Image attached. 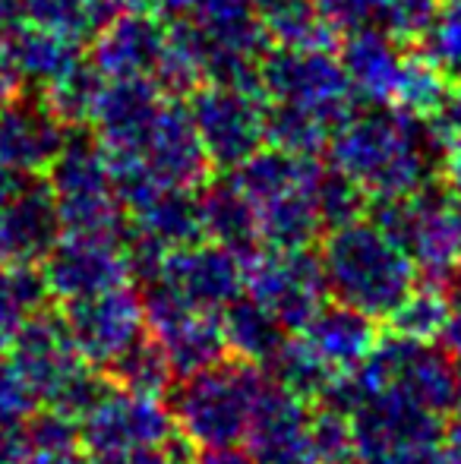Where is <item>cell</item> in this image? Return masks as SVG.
<instances>
[{"label": "cell", "instance_id": "7402d4cb", "mask_svg": "<svg viewBox=\"0 0 461 464\" xmlns=\"http://www.w3.org/2000/svg\"><path fill=\"white\" fill-rule=\"evenodd\" d=\"M303 338L316 348V354L329 363L339 376H351L379 342V325L373 316L351 310L345 304H322L303 325Z\"/></svg>", "mask_w": 461, "mask_h": 464}, {"label": "cell", "instance_id": "d6a6232c", "mask_svg": "<svg viewBox=\"0 0 461 464\" xmlns=\"http://www.w3.org/2000/svg\"><path fill=\"white\" fill-rule=\"evenodd\" d=\"M449 89H452L449 76H446L433 61H427V57L411 44L405 73H401L399 92H395L392 104L401 111H411V114H418V117H433L439 104L446 102Z\"/></svg>", "mask_w": 461, "mask_h": 464}, {"label": "cell", "instance_id": "8992f818", "mask_svg": "<svg viewBox=\"0 0 461 464\" xmlns=\"http://www.w3.org/2000/svg\"><path fill=\"white\" fill-rule=\"evenodd\" d=\"M57 202L63 231L76 234H123L127 208L114 187L108 155L95 136H67L51 168L44 171Z\"/></svg>", "mask_w": 461, "mask_h": 464}, {"label": "cell", "instance_id": "8fae6325", "mask_svg": "<svg viewBox=\"0 0 461 464\" xmlns=\"http://www.w3.org/2000/svg\"><path fill=\"white\" fill-rule=\"evenodd\" d=\"M51 297L76 300L89 294L130 285L133 259H130L127 231L123 234H76L63 231L48 256L38 263Z\"/></svg>", "mask_w": 461, "mask_h": 464}, {"label": "cell", "instance_id": "836d02e7", "mask_svg": "<svg viewBox=\"0 0 461 464\" xmlns=\"http://www.w3.org/2000/svg\"><path fill=\"white\" fill-rule=\"evenodd\" d=\"M101 86H105V76L89 61H82L80 67H73L67 76H61V80L51 82L48 89H42V95L48 98V104L57 111V117H61L67 127L76 130V127H82V123H89Z\"/></svg>", "mask_w": 461, "mask_h": 464}, {"label": "cell", "instance_id": "5bb4252c", "mask_svg": "<svg viewBox=\"0 0 461 464\" xmlns=\"http://www.w3.org/2000/svg\"><path fill=\"white\" fill-rule=\"evenodd\" d=\"M155 281L178 294L184 304L206 313H222L231 300L244 294V266L240 256L216 240H190L161 253ZM149 278V281H152Z\"/></svg>", "mask_w": 461, "mask_h": 464}, {"label": "cell", "instance_id": "74e56055", "mask_svg": "<svg viewBox=\"0 0 461 464\" xmlns=\"http://www.w3.org/2000/svg\"><path fill=\"white\" fill-rule=\"evenodd\" d=\"M439 0H376V25L392 32L399 42L414 44L437 16Z\"/></svg>", "mask_w": 461, "mask_h": 464}, {"label": "cell", "instance_id": "4316f807", "mask_svg": "<svg viewBox=\"0 0 461 464\" xmlns=\"http://www.w3.org/2000/svg\"><path fill=\"white\" fill-rule=\"evenodd\" d=\"M218 319H222L228 354L253 361V363H259V367L275 354L282 338L288 335V332L282 329V323H278L265 306H259L256 300L246 297V294L231 300V304L218 313Z\"/></svg>", "mask_w": 461, "mask_h": 464}, {"label": "cell", "instance_id": "f907efd6", "mask_svg": "<svg viewBox=\"0 0 461 464\" xmlns=\"http://www.w3.org/2000/svg\"><path fill=\"white\" fill-rule=\"evenodd\" d=\"M197 4H199V0H161L165 13H171V16H184V13H190Z\"/></svg>", "mask_w": 461, "mask_h": 464}, {"label": "cell", "instance_id": "e0dca14e", "mask_svg": "<svg viewBox=\"0 0 461 464\" xmlns=\"http://www.w3.org/2000/svg\"><path fill=\"white\" fill-rule=\"evenodd\" d=\"M244 449L259 464H316L310 442V401L269 379L253 411Z\"/></svg>", "mask_w": 461, "mask_h": 464}, {"label": "cell", "instance_id": "1f68e13d", "mask_svg": "<svg viewBox=\"0 0 461 464\" xmlns=\"http://www.w3.org/2000/svg\"><path fill=\"white\" fill-rule=\"evenodd\" d=\"M108 382L120 385V389H130V392H142V395H165L178 376H174L171 363H168L165 351L158 348L149 332H142L120 357H114L105 370Z\"/></svg>", "mask_w": 461, "mask_h": 464}, {"label": "cell", "instance_id": "3957f363", "mask_svg": "<svg viewBox=\"0 0 461 464\" xmlns=\"http://www.w3.org/2000/svg\"><path fill=\"white\" fill-rule=\"evenodd\" d=\"M316 155H294L284 149H259L234 168V184L250 199L259 225V244L301 250L322 234L316 212Z\"/></svg>", "mask_w": 461, "mask_h": 464}, {"label": "cell", "instance_id": "ffe728a7", "mask_svg": "<svg viewBox=\"0 0 461 464\" xmlns=\"http://www.w3.org/2000/svg\"><path fill=\"white\" fill-rule=\"evenodd\" d=\"M411 44L399 42L382 25H363L341 42V67L357 98L370 104H392L405 73Z\"/></svg>", "mask_w": 461, "mask_h": 464}, {"label": "cell", "instance_id": "7dc6e473", "mask_svg": "<svg viewBox=\"0 0 461 464\" xmlns=\"http://www.w3.org/2000/svg\"><path fill=\"white\" fill-rule=\"evenodd\" d=\"M439 180H443L449 193H461V140L446 146L443 168H439Z\"/></svg>", "mask_w": 461, "mask_h": 464}, {"label": "cell", "instance_id": "d6986e66", "mask_svg": "<svg viewBox=\"0 0 461 464\" xmlns=\"http://www.w3.org/2000/svg\"><path fill=\"white\" fill-rule=\"evenodd\" d=\"M168 23L146 10H123L92 42V63L105 80L120 76H155L165 54Z\"/></svg>", "mask_w": 461, "mask_h": 464}, {"label": "cell", "instance_id": "e575fe53", "mask_svg": "<svg viewBox=\"0 0 461 464\" xmlns=\"http://www.w3.org/2000/svg\"><path fill=\"white\" fill-rule=\"evenodd\" d=\"M367 206H370V196L348 174H341L332 165L320 168V178H316V212H320L322 231H332V227L363 218Z\"/></svg>", "mask_w": 461, "mask_h": 464}, {"label": "cell", "instance_id": "ee69618b", "mask_svg": "<svg viewBox=\"0 0 461 464\" xmlns=\"http://www.w3.org/2000/svg\"><path fill=\"white\" fill-rule=\"evenodd\" d=\"M439 344H443V351L456 361V367L461 370V294L458 297H452V310H449V319H446V325H443Z\"/></svg>", "mask_w": 461, "mask_h": 464}, {"label": "cell", "instance_id": "ac0fdd59", "mask_svg": "<svg viewBox=\"0 0 461 464\" xmlns=\"http://www.w3.org/2000/svg\"><path fill=\"white\" fill-rule=\"evenodd\" d=\"M171 95L158 89L152 76H120L105 80L92 108V136L108 155H133L152 130L161 104Z\"/></svg>", "mask_w": 461, "mask_h": 464}, {"label": "cell", "instance_id": "277c9868", "mask_svg": "<svg viewBox=\"0 0 461 464\" xmlns=\"http://www.w3.org/2000/svg\"><path fill=\"white\" fill-rule=\"evenodd\" d=\"M265 382L269 376L259 363L234 354H225L222 361L190 376H180L171 398L180 440L197 449L244 446Z\"/></svg>", "mask_w": 461, "mask_h": 464}, {"label": "cell", "instance_id": "816d5d0a", "mask_svg": "<svg viewBox=\"0 0 461 464\" xmlns=\"http://www.w3.org/2000/svg\"><path fill=\"white\" fill-rule=\"evenodd\" d=\"M449 423H461V382H458L456 404H452V411H449Z\"/></svg>", "mask_w": 461, "mask_h": 464}, {"label": "cell", "instance_id": "ba28073f", "mask_svg": "<svg viewBox=\"0 0 461 464\" xmlns=\"http://www.w3.org/2000/svg\"><path fill=\"white\" fill-rule=\"evenodd\" d=\"M244 266V294L272 313L284 332H301L313 313L329 300L322 266L310 246L282 250V246H256Z\"/></svg>", "mask_w": 461, "mask_h": 464}, {"label": "cell", "instance_id": "2e32d148", "mask_svg": "<svg viewBox=\"0 0 461 464\" xmlns=\"http://www.w3.org/2000/svg\"><path fill=\"white\" fill-rule=\"evenodd\" d=\"M63 234L44 174H23L0 206V263H42Z\"/></svg>", "mask_w": 461, "mask_h": 464}, {"label": "cell", "instance_id": "bcb514c9", "mask_svg": "<svg viewBox=\"0 0 461 464\" xmlns=\"http://www.w3.org/2000/svg\"><path fill=\"white\" fill-rule=\"evenodd\" d=\"M25 449L29 442L23 427H0V464H23Z\"/></svg>", "mask_w": 461, "mask_h": 464}, {"label": "cell", "instance_id": "f1b7e54d", "mask_svg": "<svg viewBox=\"0 0 461 464\" xmlns=\"http://www.w3.org/2000/svg\"><path fill=\"white\" fill-rule=\"evenodd\" d=\"M452 310L449 285L433 278H418V285L405 294L399 306L386 316L389 332L395 338L418 344H437L443 335V325Z\"/></svg>", "mask_w": 461, "mask_h": 464}, {"label": "cell", "instance_id": "9a60e30c", "mask_svg": "<svg viewBox=\"0 0 461 464\" xmlns=\"http://www.w3.org/2000/svg\"><path fill=\"white\" fill-rule=\"evenodd\" d=\"M42 92H13L0 102V165L16 174H44L70 136Z\"/></svg>", "mask_w": 461, "mask_h": 464}, {"label": "cell", "instance_id": "681fc988", "mask_svg": "<svg viewBox=\"0 0 461 464\" xmlns=\"http://www.w3.org/2000/svg\"><path fill=\"white\" fill-rule=\"evenodd\" d=\"M449 212H452V227H456L458 259H461V193H449Z\"/></svg>", "mask_w": 461, "mask_h": 464}, {"label": "cell", "instance_id": "f546056e", "mask_svg": "<svg viewBox=\"0 0 461 464\" xmlns=\"http://www.w3.org/2000/svg\"><path fill=\"white\" fill-rule=\"evenodd\" d=\"M48 300L42 269L35 263H0V354L13 344L16 332Z\"/></svg>", "mask_w": 461, "mask_h": 464}, {"label": "cell", "instance_id": "f6af8a7d", "mask_svg": "<svg viewBox=\"0 0 461 464\" xmlns=\"http://www.w3.org/2000/svg\"><path fill=\"white\" fill-rule=\"evenodd\" d=\"M187 464H259L244 446H222V449H199Z\"/></svg>", "mask_w": 461, "mask_h": 464}, {"label": "cell", "instance_id": "7bdbcfd3", "mask_svg": "<svg viewBox=\"0 0 461 464\" xmlns=\"http://www.w3.org/2000/svg\"><path fill=\"white\" fill-rule=\"evenodd\" d=\"M86 464H184L174 446L168 449H139V452H117V455H92Z\"/></svg>", "mask_w": 461, "mask_h": 464}, {"label": "cell", "instance_id": "6da1fadb", "mask_svg": "<svg viewBox=\"0 0 461 464\" xmlns=\"http://www.w3.org/2000/svg\"><path fill=\"white\" fill-rule=\"evenodd\" d=\"M332 168L348 174L370 199L411 196L439 180L443 142L430 117L395 104L354 108L329 140Z\"/></svg>", "mask_w": 461, "mask_h": 464}, {"label": "cell", "instance_id": "8d00e7d4", "mask_svg": "<svg viewBox=\"0 0 461 464\" xmlns=\"http://www.w3.org/2000/svg\"><path fill=\"white\" fill-rule=\"evenodd\" d=\"M310 442L316 464H354V430L351 417L335 404L310 408Z\"/></svg>", "mask_w": 461, "mask_h": 464}, {"label": "cell", "instance_id": "d4e9b609", "mask_svg": "<svg viewBox=\"0 0 461 464\" xmlns=\"http://www.w3.org/2000/svg\"><path fill=\"white\" fill-rule=\"evenodd\" d=\"M263 370H269L265 376L272 382H278L291 395L303 398L310 404L326 401V395L341 379L339 372L316 354V348L303 338V332H288L282 338V344L275 348V354L263 363Z\"/></svg>", "mask_w": 461, "mask_h": 464}, {"label": "cell", "instance_id": "b9f144b4", "mask_svg": "<svg viewBox=\"0 0 461 464\" xmlns=\"http://www.w3.org/2000/svg\"><path fill=\"white\" fill-rule=\"evenodd\" d=\"M23 464H86V459H82L80 440L76 442H29Z\"/></svg>", "mask_w": 461, "mask_h": 464}, {"label": "cell", "instance_id": "7c38bea8", "mask_svg": "<svg viewBox=\"0 0 461 464\" xmlns=\"http://www.w3.org/2000/svg\"><path fill=\"white\" fill-rule=\"evenodd\" d=\"M139 297L142 316H146V332L165 351L168 363H171L178 379L209 367V363L222 361L228 354L218 313H206L184 304L178 294H171L155 278L146 281V291Z\"/></svg>", "mask_w": 461, "mask_h": 464}, {"label": "cell", "instance_id": "60d3db41", "mask_svg": "<svg viewBox=\"0 0 461 464\" xmlns=\"http://www.w3.org/2000/svg\"><path fill=\"white\" fill-rule=\"evenodd\" d=\"M313 6L335 35L376 25V0H313Z\"/></svg>", "mask_w": 461, "mask_h": 464}, {"label": "cell", "instance_id": "9c48e42d", "mask_svg": "<svg viewBox=\"0 0 461 464\" xmlns=\"http://www.w3.org/2000/svg\"><path fill=\"white\" fill-rule=\"evenodd\" d=\"M187 111L216 171H234L265 146V98L256 89L199 82Z\"/></svg>", "mask_w": 461, "mask_h": 464}, {"label": "cell", "instance_id": "5b68a950", "mask_svg": "<svg viewBox=\"0 0 461 464\" xmlns=\"http://www.w3.org/2000/svg\"><path fill=\"white\" fill-rule=\"evenodd\" d=\"M6 357L23 370L38 401L73 420H80L92 408V401L108 385L105 372L89 367L73 348L61 313H48L44 306L25 319L6 348Z\"/></svg>", "mask_w": 461, "mask_h": 464}, {"label": "cell", "instance_id": "cb8c5ba5", "mask_svg": "<svg viewBox=\"0 0 461 464\" xmlns=\"http://www.w3.org/2000/svg\"><path fill=\"white\" fill-rule=\"evenodd\" d=\"M86 61V44L61 35V32L42 29V25L23 23L13 32V63L19 80L38 89H48L61 76Z\"/></svg>", "mask_w": 461, "mask_h": 464}, {"label": "cell", "instance_id": "4dcf8cb0", "mask_svg": "<svg viewBox=\"0 0 461 464\" xmlns=\"http://www.w3.org/2000/svg\"><path fill=\"white\" fill-rule=\"evenodd\" d=\"M332 133L335 127L316 111L288 102H265V142L269 146L294 155H320Z\"/></svg>", "mask_w": 461, "mask_h": 464}, {"label": "cell", "instance_id": "c3c4849f", "mask_svg": "<svg viewBox=\"0 0 461 464\" xmlns=\"http://www.w3.org/2000/svg\"><path fill=\"white\" fill-rule=\"evenodd\" d=\"M443 452H446V464H461V423H446Z\"/></svg>", "mask_w": 461, "mask_h": 464}, {"label": "cell", "instance_id": "ab89813d", "mask_svg": "<svg viewBox=\"0 0 461 464\" xmlns=\"http://www.w3.org/2000/svg\"><path fill=\"white\" fill-rule=\"evenodd\" d=\"M354 464H446L443 436L379 442V446H370L363 452H357Z\"/></svg>", "mask_w": 461, "mask_h": 464}, {"label": "cell", "instance_id": "603a6c76", "mask_svg": "<svg viewBox=\"0 0 461 464\" xmlns=\"http://www.w3.org/2000/svg\"><path fill=\"white\" fill-rule=\"evenodd\" d=\"M199 199V225H203V237L216 240V244L228 246L237 256H246L256 250L259 244V225L256 212H253L250 199L240 193L234 180H206L197 187Z\"/></svg>", "mask_w": 461, "mask_h": 464}, {"label": "cell", "instance_id": "52a82bcc", "mask_svg": "<svg viewBox=\"0 0 461 464\" xmlns=\"http://www.w3.org/2000/svg\"><path fill=\"white\" fill-rule=\"evenodd\" d=\"M259 92L269 102L301 104L335 130L357 108L345 67L329 48H265L259 57Z\"/></svg>", "mask_w": 461, "mask_h": 464}, {"label": "cell", "instance_id": "484cf974", "mask_svg": "<svg viewBox=\"0 0 461 464\" xmlns=\"http://www.w3.org/2000/svg\"><path fill=\"white\" fill-rule=\"evenodd\" d=\"M123 10L127 0H23V23L92 44Z\"/></svg>", "mask_w": 461, "mask_h": 464}, {"label": "cell", "instance_id": "44dd1931", "mask_svg": "<svg viewBox=\"0 0 461 464\" xmlns=\"http://www.w3.org/2000/svg\"><path fill=\"white\" fill-rule=\"evenodd\" d=\"M127 237L155 253L199 240L203 225H199L197 189L152 187L149 193H142L127 206Z\"/></svg>", "mask_w": 461, "mask_h": 464}, {"label": "cell", "instance_id": "7a4b0ae2", "mask_svg": "<svg viewBox=\"0 0 461 464\" xmlns=\"http://www.w3.org/2000/svg\"><path fill=\"white\" fill-rule=\"evenodd\" d=\"M316 256L322 266L329 300L373 319H386L420 278L411 256L367 218L326 231L322 250Z\"/></svg>", "mask_w": 461, "mask_h": 464}, {"label": "cell", "instance_id": "30bf717a", "mask_svg": "<svg viewBox=\"0 0 461 464\" xmlns=\"http://www.w3.org/2000/svg\"><path fill=\"white\" fill-rule=\"evenodd\" d=\"M80 442L92 455L139 452V449L178 446L180 433L161 395H142L108 382L92 408L76 420Z\"/></svg>", "mask_w": 461, "mask_h": 464}, {"label": "cell", "instance_id": "4fadbf2b", "mask_svg": "<svg viewBox=\"0 0 461 464\" xmlns=\"http://www.w3.org/2000/svg\"><path fill=\"white\" fill-rule=\"evenodd\" d=\"M61 319L73 348L95 370H105L146 332L142 297L133 285H117L89 297L63 300Z\"/></svg>", "mask_w": 461, "mask_h": 464}, {"label": "cell", "instance_id": "f35d334b", "mask_svg": "<svg viewBox=\"0 0 461 464\" xmlns=\"http://www.w3.org/2000/svg\"><path fill=\"white\" fill-rule=\"evenodd\" d=\"M38 408L42 401L23 370L6 354H0V427H23Z\"/></svg>", "mask_w": 461, "mask_h": 464}, {"label": "cell", "instance_id": "83f0119b", "mask_svg": "<svg viewBox=\"0 0 461 464\" xmlns=\"http://www.w3.org/2000/svg\"><path fill=\"white\" fill-rule=\"evenodd\" d=\"M269 44L278 48H332L335 32L316 13L313 0H253Z\"/></svg>", "mask_w": 461, "mask_h": 464}, {"label": "cell", "instance_id": "d590c367", "mask_svg": "<svg viewBox=\"0 0 461 464\" xmlns=\"http://www.w3.org/2000/svg\"><path fill=\"white\" fill-rule=\"evenodd\" d=\"M414 48L433 61L446 76H461V0H439L437 16L414 42Z\"/></svg>", "mask_w": 461, "mask_h": 464}]
</instances>
